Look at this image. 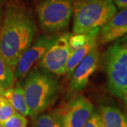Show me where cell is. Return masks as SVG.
<instances>
[{
    "instance_id": "1",
    "label": "cell",
    "mask_w": 127,
    "mask_h": 127,
    "mask_svg": "<svg viewBox=\"0 0 127 127\" xmlns=\"http://www.w3.org/2000/svg\"><path fill=\"white\" fill-rule=\"evenodd\" d=\"M37 31L34 18L26 6L18 2L7 5L0 29V55L14 70Z\"/></svg>"
},
{
    "instance_id": "2",
    "label": "cell",
    "mask_w": 127,
    "mask_h": 127,
    "mask_svg": "<svg viewBox=\"0 0 127 127\" xmlns=\"http://www.w3.org/2000/svg\"><path fill=\"white\" fill-rule=\"evenodd\" d=\"M22 88L29 116L35 117L54 102L60 83L52 73L39 68L28 72Z\"/></svg>"
},
{
    "instance_id": "3",
    "label": "cell",
    "mask_w": 127,
    "mask_h": 127,
    "mask_svg": "<svg viewBox=\"0 0 127 127\" xmlns=\"http://www.w3.org/2000/svg\"><path fill=\"white\" fill-rule=\"evenodd\" d=\"M116 12L112 0H74L73 32L85 33L102 28Z\"/></svg>"
},
{
    "instance_id": "4",
    "label": "cell",
    "mask_w": 127,
    "mask_h": 127,
    "mask_svg": "<svg viewBox=\"0 0 127 127\" xmlns=\"http://www.w3.org/2000/svg\"><path fill=\"white\" fill-rule=\"evenodd\" d=\"M105 67L109 91L127 104V47L118 41L106 52Z\"/></svg>"
},
{
    "instance_id": "5",
    "label": "cell",
    "mask_w": 127,
    "mask_h": 127,
    "mask_svg": "<svg viewBox=\"0 0 127 127\" xmlns=\"http://www.w3.org/2000/svg\"><path fill=\"white\" fill-rule=\"evenodd\" d=\"M74 0H40L37 15L42 30L55 33L68 27L73 11Z\"/></svg>"
},
{
    "instance_id": "6",
    "label": "cell",
    "mask_w": 127,
    "mask_h": 127,
    "mask_svg": "<svg viewBox=\"0 0 127 127\" xmlns=\"http://www.w3.org/2000/svg\"><path fill=\"white\" fill-rule=\"evenodd\" d=\"M71 33L65 32L59 37L38 62V67L52 74L61 76L65 73L66 66L71 54L69 45Z\"/></svg>"
},
{
    "instance_id": "7",
    "label": "cell",
    "mask_w": 127,
    "mask_h": 127,
    "mask_svg": "<svg viewBox=\"0 0 127 127\" xmlns=\"http://www.w3.org/2000/svg\"><path fill=\"white\" fill-rule=\"evenodd\" d=\"M59 35L58 32L47 33L37 38L18 60L14 70L16 80H21L26 76L32 66L42 59Z\"/></svg>"
},
{
    "instance_id": "8",
    "label": "cell",
    "mask_w": 127,
    "mask_h": 127,
    "mask_svg": "<svg viewBox=\"0 0 127 127\" xmlns=\"http://www.w3.org/2000/svg\"><path fill=\"white\" fill-rule=\"evenodd\" d=\"M94 110L93 104L84 96L71 100L59 112L62 127H82Z\"/></svg>"
},
{
    "instance_id": "9",
    "label": "cell",
    "mask_w": 127,
    "mask_h": 127,
    "mask_svg": "<svg viewBox=\"0 0 127 127\" xmlns=\"http://www.w3.org/2000/svg\"><path fill=\"white\" fill-rule=\"evenodd\" d=\"M99 62L97 45L91 50L78 64L71 76L70 88L73 91H80L87 86L92 74L97 69Z\"/></svg>"
},
{
    "instance_id": "10",
    "label": "cell",
    "mask_w": 127,
    "mask_h": 127,
    "mask_svg": "<svg viewBox=\"0 0 127 127\" xmlns=\"http://www.w3.org/2000/svg\"><path fill=\"white\" fill-rule=\"evenodd\" d=\"M127 34V7L116 12L107 23L100 28L97 40L107 44Z\"/></svg>"
},
{
    "instance_id": "11",
    "label": "cell",
    "mask_w": 127,
    "mask_h": 127,
    "mask_svg": "<svg viewBox=\"0 0 127 127\" xmlns=\"http://www.w3.org/2000/svg\"><path fill=\"white\" fill-rule=\"evenodd\" d=\"M101 28H97L91 31L90 37L87 42L77 50L71 52L66 66L65 74L66 76L71 77L74 69L81 60L86 56L95 46L97 45V38Z\"/></svg>"
},
{
    "instance_id": "12",
    "label": "cell",
    "mask_w": 127,
    "mask_h": 127,
    "mask_svg": "<svg viewBox=\"0 0 127 127\" xmlns=\"http://www.w3.org/2000/svg\"><path fill=\"white\" fill-rule=\"evenodd\" d=\"M103 127H127V117L119 109L112 106L100 107Z\"/></svg>"
},
{
    "instance_id": "13",
    "label": "cell",
    "mask_w": 127,
    "mask_h": 127,
    "mask_svg": "<svg viewBox=\"0 0 127 127\" xmlns=\"http://www.w3.org/2000/svg\"><path fill=\"white\" fill-rule=\"evenodd\" d=\"M3 96L8 100L16 112L24 116L29 115V109L25 99L22 87H11L7 88L5 90Z\"/></svg>"
},
{
    "instance_id": "14",
    "label": "cell",
    "mask_w": 127,
    "mask_h": 127,
    "mask_svg": "<svg viewBox=\"0 0 127 127\" xmlns=\"http://www.w3.org/2000/svg\"><path fill=\"white\" fill-rule=\"evenodd\" d=\"M32 127H62L58 112L40 113L34 117Z\"/></svg>"
},
{
    "instance_id": "15",
    "label": "cell",
    "mask_w": 127,
    "mask_h": 127,
    "mask_svg": "<svg viewBox=\"0 0 127 127\" xmlns=\"http://www.w3.org/2000/svg\"><path fill=\"white\" fill-rule=\"evenodd\" d=\"M15 80L14 69L0 55V86L4 89L11 88Z\"/></svg>"
},
{
    "instance_id": "16",
    "label": "cell",
    "mask_w": 127,
    "mask_h": 127,
    "mask_svg": "<svg viewBox=\"0 0 127 127\" xmlns=\"http://www.w3.org/2000/svg\"><path fill=\"white\" fill-rule=\"evenodd\" d=\"M28 120L21 114L16 112L4 122L0 124L1 127H27Z\"/></svg>"
},
{
    "instance_id": "17",
    "label": "cell",
    "mask_w": 127,
    "mask_h": 127,
    "mask_svg": "<svg viewBox=\"0 0 127 127\" xmlns=\"http://www.w3.org/2000/svg\"><path fill=\"white\" fill-rule=\"evenodd\" d=\"M16 112L12 105L3 95L0 96V124L11 117Z\"/></svg>"
},
{
    "instance_id": "18",
    "label": "cell",
    "mask_w": 127,
    "mask_h": 127,
    "mask_svg": "<svg viewBox=\"0 0 127 127\" xmlns=\"http://www.w3.org/2000/svg\"><path fill=\"white\" fill-rule=\"evenodd\" d=\"M91 31L85 33H73L69 37V45L71 52L83 45L90 37Z\"/></svg>"
},
{
    "instance_id": "19",
    "label": "cell",
    "mask_w": 127,
    "mask_h": 127,
    "mask_svg": "<svg viewBox=\"0 0 127 127\" xmlns=\"http://www.w3.org/2000/svg\"><path fill=\"white\" fill-rule=\"evenodd\" d=\"M82 127H103L102 119L100 112L97 110H93L91 117Z\"/></svg>"
},
{
    "instance_id": "20",
    "label": "cell",
    "mask_w": 127,
    "mask_h": 127,
    "mask_svg": "<svg viewBox=\"0 0 127 127\" xmlns=\"http://www.w3.org/2000/svg\"><path fill=\"white\" fill-rule=\"evenodd\" d=\"M115 6L119 9L127 7V0H112Z\"/></svg>"
},
{
    "instance_id": "21",
    "label": "cell",
    "mask_w": 127,
    "mask_h": 127,
    "mask_svg": "<svg viewBox=\"0 0 127 127\" xmlns=\"http://www.w3.org/2000/svg\"><path fill=\"white\" fill-rule=\"evenodd\" d=\"M119 43H121L123 45H125L127 47V34L125 35L124 36H123L122 39H120L119 40H118Z\"/></svg>"
},
{
    "instance_id": "22",
    "label": "cell",
    "mask_w": 127,
    "mask_h": 127,
    "mask_svg": "<svg viewBox=\"0 0 127 127\" xmlns=\"http://www.w3.org/2000/svg\"><path fill=\"white\" fill-rule=\"evenodd\" d=\"M5 90H6V89H4V88H2V87L0 86V96L3 95L4 93Z\"/></svg>"
},
{
    "instance_id": "23",
    "label": "cell",
    "mask_w": 127,
    "mask_h": 127,
    "mask_svg": "<svg viewBox=\"0 0 127 127\" xmlns=\"http://www.w3.org/2000/svg\"><path fill=\"white\" fill-rule=\"evenodd\" d=\"M1 12H0V29H1Z\"/></svg>"
},
{
    "instance_id": "24",
    "label": "cell",
    "mask_w": 127,
    "mask_h": 127,
    "mask_svg": "<svg viewBox=\"0 0 127 127\" xmlns=\"http://www.w3.org/2000/svg\"></svg>"
}]
</instances>
